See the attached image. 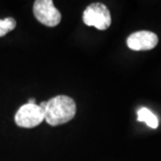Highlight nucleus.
<instances>
[{"instance_id": "f257e3e1", "label": "nucleus", "mask_w": 161, "mask_h": 161, "mask_svg": "<svg viewBox=\"0 0 161 161\" xmlns=\"http://www.w3.org/2000/svg\"><path fill=\"white\" fill-rule=\"evenodd\" d=\"M76 104L72 98L59 95L47 101L44 109L45 120L52 126L65 124L75 117Z\"/></svg>"}, {"instance_id": "f03ea898", "label": "nucleus", "mask_w": 161, "mask_h": 161, "mask_svg": "<svg viewBox=\"0 0 161 161\" xmlns=\"http://www.w3.org/2000/svg\"><path fill=\"white\" fill-rule=\"evenodd\" d=\"M83 22L88 26H94L100 31L107 30L111 24V14L107 6L94 3L87 7L83 13Z\"/></svg>"}, {"instance_id": "7ed1b4c3", "label": "nucleus", "mask_w": 161, "mask_h": 161, "mask_svg": "<svg viewBox=\"0 0 161 161\" xmlns=\"http://www.w3.org/2000/svg\"><path fill=\"white\" fill-rule=\"evenodd\" d=\"M33 14L40 23L48 27H55L61 22V14L55 7L51 0L35 1Z\"/></svg>"}, {"instance_id": "20e7f679", "label": "nucleus", "mask_w": 161, "mask_h": 161, "mask_svg": "<svg viewBox=\"0 0 161 161\" xmlns=\"http://www.w3.org/2000/svg\"><path fill=\"white\" fill-rule=\"evenodd\" d=\"M44 119V111L37 104L23 105L14 116L16 125L23 128H33L41 124Z\"/></svg>"}, {"instance_id": "39448f33", "label": "nucleus", "mask_w": 161, "mask_h": 161, "mask_svg": "<svg viewBox=\"0 0 161 161\" xmlns=\"http://www.w3.org/2000/svg\"><path fill=\"white\" fill-rule=\"evenodd\" d=\"M158 42V36L148 31H136L130 35L126 41L128 47L135 51L150 50L157 46Z\"/></svg>"}, {"instance_id": "423d86ee", "label": "nucleus", "mask_w": 161, "mask_h": 161, "mask_svg": "<svg viewBox=\"0 0 161 161\" xmlns=\"http://www.w3.org/2000/svg\"><path fill=\"white\" fill-rule=\"evenodd\" d=\"M137 114H138L139 122H144L147 124L148 126L153 128V129H156L158 126V117L150 109H148L146 108H142L141 109H139Z\"/></svg>"}, {"instance_id": "0eeeda50", "label": "nucleus", "mask_w": 161, "mask_h": 161, "mask_svg": "<svg viewBox=\"0 0 161 161\" xmlns=\"http://www.w3.org/2000/svg\"><path fill=\"white\" fill-rule=\"evenodd\" d=\"M16 27V22L14 18L7 17L4 20H0V37L7 34Z\"/></svg>"}, {"instance_id": "6e6552de", "label": "nucleus", "mask_w": 161, "mask_h": 161, "mask_svg": "<svg viewBox=\"0 0 161 161\" xmlns=\"http://www.w3.org/2000/svg\"><path fill=\"white\" fill-rule=\"evenodd\" d=\"M28 104H36L34 98H30L28 100Z\"/></svg>"}]
</instances>
